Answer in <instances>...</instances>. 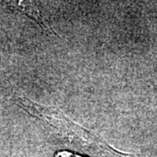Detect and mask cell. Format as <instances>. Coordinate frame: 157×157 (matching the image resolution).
I'll return each mask as SVG.
<instances>
[{"label":"cell","instance_id":"cell-1","mask_svg":"<svg viewBox=\"0 0 157 157\" xmlns=\"http://www.w3.org/2000/svg\"><path fill=\"white\" fill-rule=\"evenodd\" d=\"M16 100L19 107H22L32 116L42 120L46 124L50 125L51 127L58 129L62 137H65L69 141L82 142V144L86 146L96 147L106 151L113 152L123 155H129L113 148L98 135H94L92 132L70 121L56 107L42 106L23 96H16Z\"/></svg>","mask_w":157,"mask_h":157},{"label":"cell","instance_id":"cell-2","mask_svg":"<svg viewBox=\"0 0 157 157\" xmlns=\"http://www.w3.org/2000/svg\"><path fill=\"white\" fill-rule=\"evenodd\" d=\"M9 6L12 9L23 12L24 14L27 15L28 17L35 20L36 22L39 23V25L44 30H45L48 33H53L58 36V34L54 33L50 26L48 25V24L45 20V18L42 17L41 13L39 12V9L36 7L35 5H33V3H31V2H11Z\"/></svg>","mask_w":157,"mask_h":157},{"label":"cell","instance_id":"cell-3","mask_svg":"<svg viewBox=\"0 0 157 157\" xmlns=\"http://www.w3.org/2000/svg\"><path fill=\"white\" fill-rule=\"evenodd\" d=\"M54 157H83L78 155H75L73 153H70L67 151H59L57 152L56 154L54 155Z\"/></svg>","mask_w":157,"mask_h":157}]
</instances>
